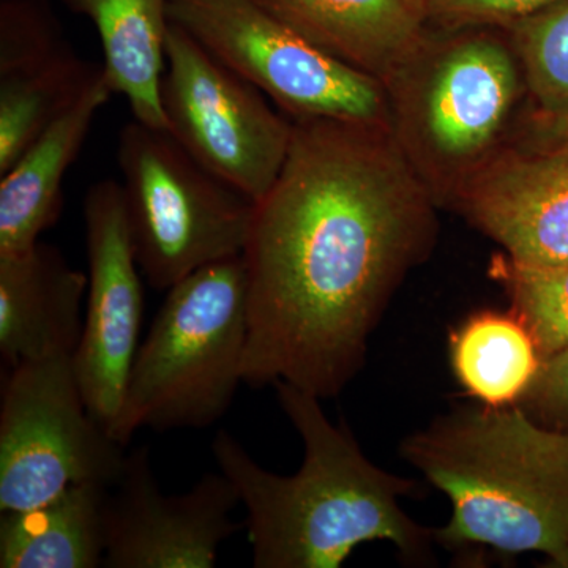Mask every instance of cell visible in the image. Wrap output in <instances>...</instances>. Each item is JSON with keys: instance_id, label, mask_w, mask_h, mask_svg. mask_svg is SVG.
<instances>
[{"instance_id": "6da1fadb", "label": "cell", "mask_w": 568, "mask_h": 568, "mask_svg": "<svg viewBox=\"0 0 568 568\" xmlns=\"http://www.w3.org/2000/svg\"><path fill=\"white\" fill-rule=\"evenodd\" d=\"M433 237L429 194L386 123L295 121L242 254L244 384L286 383L323 402L342 394Z\"/></svg>"}, {"instance_id": "7a4b0ae2", "label": "cell", "mask_w": 568, "mask_h": 568, "mask_svg": "<svg viewBox=\"0 0 568 568\" xmlns=\"http://www.w3.org/2000/svg\"><path fill=\"white\" fill-rule=\"evenodd\" d=\"M276 398L304 443L294 476L257 465L231 433L212 443L220 473L246 508V529L256 568H339L368 541H388L403 558L426 566L435 529L409 517L398 499L422 485L369 462L349 426L332 424L323 399L286 383Z\"/></svg>"}, {"instance_id": "3957f363", "label": "cell", "mask_w": 568, "mask_h": 568, "mask_svg": "<svg viewBox=\"0 0 568 568\" xmlns=\"http://www.w3.org/2000/svg\"><path fill=\"white\" fill-rule=\"evenodd\" d=\"M399 454L448 497L436 544L541 552L568 568V433L518 405L463 406L405 437Z\"/></svg>"}, {"instance_id": "277c9868", "label": "cell", "mask_w": 568, "mask_h": 568, "mask_svg": "<svg viewBox=\"0 0 568 568\" xmlns=\"http://www.w3.org/2000/svg\"><path fill=\"white\" fill-rule=\"evenodd\" d=\"M248 283L244 256L205 265L168 290L134 357L112 437L141 428H205L244 384Z\"/></svg>"}, {"instance_id": "5b68a950", "label": "cell", "mask_w": 568, "mask_h": 568, "mask_svg": "<svg viewBox=\"0 0 568 568\" xmlns=\"http://www.w3.org/2000/svg\"><path fill=\"white\" fill-rule=\"evenodd\" d=\"M118 162L138 265L153 290L244 254L256 203L173 134L133 119L119 133Z\"/></svg>"}, {"instance_id": "8992f818", "label": "cell", "mask_w": 568, "mask_h": 568, "mask_svg": "<svg viewBox=\"0 0 568 568\" xmlns=\"http://www.w3.org/2000/svg\"><path fill=\"white\" fill-rule=\"evenodd\" d=\"M125 446L92 416L73 355L7 369L0 406V511L29 510L80 484L112 487Z\"/></svg>"}, {"instance_id": "52a82bcc", "label": "cell", "mask_w": 568, "mask_h": 568, "mask_svg": "<svg viewBox=\"0 0 568 568\" xmlns=\"http://www.w3.org/2000/svg\"><path fill=\"white\" fill-rule=\"evenodd\" d=\"M170 18L295 121L386 123L383 81L332 58L256 0H171Z\"/></svg>"}, {"instance_id": "ba28073f", "label": "cell", "mask_w": 568, "mask_h": 568, "mask_svg": "<svg viewBox=\"0 0 568 568\" xmlns=\"http://www.w3.org/2000/svg\"><path fill=\"white\" fill-rule=\"evenodd\" d=\"M162 106L168 132L211 173L254 203L274 186L294 123L174 22L168 33Z\"/></svg>"}, {"instance_id": "9c48e42d", "label": "cell", "mask_w": 568, "mask_h": 568, "mask_svg": "<svg viewBox=\"0 0 568 568\" xmlns=\"http://www.w3.org/2000/svg\"><path fill=\"white\" fill-rule=\"evenodd\" d=\"M89 284L74 369L85 405L111 433L138 349L144 294L121 182L93 183L82 203Z\"/></svg>"}, {"instance_id": "30bf717a", "label": "cell", "mask_w": 568, "mask_h": 568, "mask_svg": "<svg viewBox=\"0 0 568 568\" xmlns=\"http://www.w3.org/2000/svg\"><path fill=\"white\" fill-rule=\"evenodd\" d=\"M241 506L223 473L205 474L190 491L164 495L153 476L149 447L126 454L104 504L106 568H212L239 530Z\"/></svg>"}, {"instance_id": "8fae6325", "label": "cell", "mask_w": 568, "mask_h": 568, "mask_svg": "<svg viewBox=\"0 0 568 568\" xmlns=\"http://www.w3.org/2000/svg\"><path fill=\"white\" fill-rule=\"evenodd\" d=\"M459 205L510 260L568 265V152L500 156L463 185Z\"/></svg>"}, {"instance_id": "7c38bea8", "label": "cell", "mask_w": 568, "mask_h": 568, "mask_svg": "<svg viewBox=\"0 0 568 568\" xmlns=\"http://www.w3.org/2000/svg\"><path fill=\"white\" fill-rule=\"evenodd\" d=\"M510 52L487 36L458 41L436 63L420 104L429 151L448 163L476 159L493 144L518 92Z\"/></svg>"}, {"instance_id": "4fadbf2b", "label": "cell", "mask_w": 568, "mask_h": 568, "mask_svg": "<svg viewBox=\"0 0 568 568\" xmlns=\"http://www.w3.org/2000/svg\"><path fill=\"white\" fill-rule=\"evenodd\" d=\"M88 275L54 246L0 256V357L7 369L73 355L81 342Z\"/></svg>"}, {"instance_id": "5bb4252c", "label": "cell", "mask_w": 568, "mask_h": 568, "mask_svg": "<svg viewBox=\"0 0 568 568\" xmlns=\"http://www.w3.org/2000/svg\"><path fill=\"white\" fill-rule=\"evenodd\" d=\"M332 58L386 81L424 41L425 0H256Z\"/></svg>"}, {"instance_id": "9a60e30c", "label": "cell", "mask_w": 568, "mask_h": 568, "mask_svg": "<svg viewBox=\"0 0 568 568\" xmlns=\"http://www.w3.org/2000/svg\"><path fill=\"white\" fill-rule=\"evenodd\" d=\"M112 93L104 74L0 175V256L28 252L61 216L62 183Z\"/></svg>"}, {"instance_id": "2e32d148", "label": "cell", "mask_w": 568, "mask_h": 568, "mask_svg": "<svg viewBox=\"0 0 568 568\" xmlns=\"http://www.w3.org/2000/svg\"><path fill=\"white\" fill-rule=\"evenodd\" d=\"M99 32L103 74L134 121L168 132L162 106L171 0H61Z\"/></svg>"}, {"instance_id": "e0dca14e", "label": "cell", "mask_w": 568, "mask_h": 568, "mask_svg": "<svg viewBox=\"0 0 568 568\" xmlns=\"http://www.w3.org/2000/svg\"><path fill=\"white\" fill-rule=\"evenodd\" d=\"M108 485L80 484L29 510L0 511V567L97 568Z\"/></svg>"}, {"instance_id": "ac0fdd59", "label": "cell", "mask_w": 568, "mask_h": 568, "mask_svg": "<svg viewBox=\"0 0 568 568\" xmlns=\"http://www.w3.org/2000/svg\"><path fill=\"white\" fill-rule=\"evenodd\" d=\"M458 383L480 405L515 406L540 369V351L517 313L478 312L450 336Z\"/></svg>"}, {"instance_id": "d6986e66", "label": "cell", "mask_w": 568, "mask_h": 568, "mask_svg": "<svg viewBox=\"0 0 568 568\" xmlns=\"http://www.w3.org/2000/svg\"><path fill=\"white\" fill-rule=\"evenodd\" d=\"M103 74V67L67 52L40 69L0 77V175L71 110Z\"/></svg>"}, {"instance_id": "ffe728a7", "label": "cell", "mask_w": 568, "mask_h": 568, "mask_svg": "<svg viewBox=\"0 0 568 568\" xmlns=\"http://www.w3.org/2000/svg\"><path fill=\"white\" fill-rule=\"evenodd\" d=\"M510 28L541 115L568 118V0L521 18Z\"/></svg>"}, {"instance_id": "44dd1931", "label": "cell", "mask_w": 568, "mask_h": 568, "mask_svg": "<svg viewBox=\"0 0 568 568\" xmlns=\"http://www.w3.org/2000/svg\"><path fill=\"white\" fill-rule=\"evenodd\" d=\"M497 274L506 284L511 310L532 335L541 358L568 346V265H529L503 260Z\"/></svg>"}, {"instance_id": "7402d4cb", "label": "cell", "mask_w": 568, "mask_h": 568, "mask_svg": "<svg viewBox=\"0 0 568 568\" xmlns=\"http://www.w3.org/2000/svg\"><path fill=\"white\" fill-rule=\"evenodd\" d=\"M70 51L48 0H0V77L40 69Z\"/></svg>"}, {"instance_id": "603a6c76", "label": "cell", "mask_w": 568, "mask_h": 568, "mask_svg": "<svg viewBox=\"0 0 568 568\" xmlns=\"http://www.w3.org/2000/svg\"><path fill=\"white\" fill-rule=\"evenodd\" d=\"M429 20L448 28L514 24L560 0H425Z\"/></svg>"}, {"instance_id": "cb8c5ba5", "label": "cell", "mask_w": 568, "mask_h": 568, "mask_svg": "<svg viewBox=\"0 0 568 568\" xmlns=\"http://www.w3.org/2000/svg\"><path fill=\"white\" fill-rule=\"evenodd\" d=\"M518 406L538 424L568 433V346L541 362Z\"/></svg>"}, {"instance_id": "d4e9b609", "label": "cell", "mask_w": 568, "mask_h": 568, "mask_svg": "<svg viewBox=\"0 0 568 568\" xmlns=\"http://www.w3.org/2000/svg\"><path fill=\"white\" fill-rule=\"evenodd\" d=\"M541 134V151L568 152V118H548L541 115L538 126Z\"/></svg>"}]
</instances>
